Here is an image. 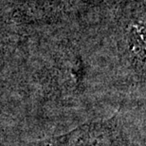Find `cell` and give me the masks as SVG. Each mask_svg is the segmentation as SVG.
<instances>
[{"instance_id": "cell-1", "label": "cell", "mask_w": 146, "mask_h": 146, "mask_svg": "<svg viewBox=\"0 0 146 146\" xmlns=\"http://www.w3.org/2000/svg\"><path fill=\"white\" fill-rule=\"evenodd\" d=\"M115 130L104 123L84 124L68 133L43 139L35 146H114Z\"/></svg>"}]
</instances>
